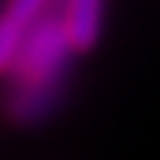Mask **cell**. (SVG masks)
<instances>
[{
	"label": "cell",
	"instance_id": "cell-1",
	"mask_svg": "<svg viewBox=\"0 0 160 160\" xmlns=\"http://www.w3.org/2000/svg\"><path fill=\"white\" fill-rule=\"evenodd\" d=\"M65 42L59 34V23H42L39 28H31L26 44L18 54L13 70L21 75L23 83H47L49 78L57 72L59 62L65 54Z\"/></svg>",
	"mask_w": 160,
	"mask_h": 160
},
{
	"label": "cell",
	"instance_id": "cell-2",
	"mask_svg": "<svg viewBox=\"0 0 160 160\" xmlns=\"http://www.w3.org/2000/svg\"><path fill=\"white\" fill-rule=\"evenodd\" d=\"M59 34L70 52H91L103 31V3L101 0H70L62 8Z\"/></svg>",
	"mask_w": 160,
	"mask_h": 160
},
{
	"label": "cell",
	"instance_id": "cell-3",
	"mask_svg": "<svg viewBox=\"0 0 160 160\" xmlns=\"http://www.w3.org/2000/svg\"><path fill=\"white\" fill-rule=\"evenodd\" d=\"M44 11L42 0H13L0 13V72H11L34 21Z\"/></svg>",
	"mask_w": 160,
	"mask_h": 160
}]
</instances>
